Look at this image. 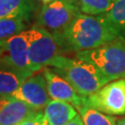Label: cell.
<instances>
[{
  "instance_id": "1",
  "label": "cell",
  "mask_w": 125,
  "mask_h": 125,
  "mask_svg": "<svg viewBox=\"0 0 125 125\" xmlns=\"http://www.w3.org/2000/svg\"><path fill=\"white\" fill-rule=\"evenodd\" d=\"M60 52L84 51L117 41L99 16L81 13L63 31L52 33Z\"/></svg>"
},
{
  "instance_id": "2",
  "label": "cell",
  "mask_w": 125,
  "mask_h": 125,
  "mask_svg": "<svg viewBox=\"0 0 125 125\" xmlns=\"http://www.w3.org/2000/svg\"><path fill=\"white\" fill-rule=\"evenodd\" d=\"M49 67L65 78L83 97L89 96L109 83L93 65L78 58L58 55Z\"/></svg>"
},
{
  "instance_id": "3",
  "label": "cell",
  "mask_w": 125,
  "mask_h": 125,
  "mask_svg": "<svg viewBox=\"0 0 125 125\" xmlns=\"http://www.w3.org/2000/svg\"><path fill=\"white\" fill-rule=\"evenodd\" d=\"M75 57L93 65L109 83L125 79V42L114 41L97 48L77 52Z\"/></svg>"
},
{
  "instance_id": "4",
  "label": "cell",
  "mask_w": 125,
  "mask_h": 125,
  "mask_svg": "<svg viewBox=\"0 0 125 125\" xmlns=\"http://www.w3.org/2000/svg\"><path fill=\"white\" fill-rule=\"evenodd\" d=\"M28 53L33 73L48 67L60 49L53 34L38 24L26 30Z\"/></svg>"
},
{
  "instance_id": "5",
  "label": "cell",
  "mask_w": 125,
  "mask_h": 125,
  "mask_svg": "<svg viewBox=\"0 0 125 125\" xmlns=\"http://www.w3.org/2000/svg\"><path fill=\"white\" fill-rule=\"evenodd\" d=\"M81 13L77 0H52L43 5L37 16V24L51 33L58 32Z\"/></svg>"
},
{
  "instance_id": "6",
  "label": "cell",
  "mask_w": 125,
  "mask_h": 125,
  "mask_svg": "<svg viewBox=\"0 0 125 125\" xmlns=\"http://www.w3.org/2000/svg\"><path fill=\"white\" fill-rule=\"evenodd\" d=\"M83 105L110 116L124 115L125 79L110 82L94 94L83 97Z\"/></svg>"
},
{
  "instance_id": "7",
  "label": "cell",
  "mask_w": 125,
  "mask_h": 125,
  "mask_svg": "<svg viewBox=\"0 0 125 125\" xmlns=\"http://www.w3.org/2000/svg\"><path fill=\"white\" fill-rule=\"evenodd\" d=\"M0 66L33 75L29 60L26 31L0 41Z\"/></svg>"
},
{
  "instance_id": "8",
  "label": "cell",
  "mask_w": 125,
  "mask_h": 125,
  "mask_svg": "<svg viewBox=\"0 0 125 125\" xmlns=\"http://www.w3.org/2000/svg\"><path fill=\"white\" fill-rule=\"evenodd\" d=\"M10 96L40 111L50 102L46 81L43 73L33 74L23 82Z\"/></svg>"
},
{
  "instance_id": "9",
  "label": "cell",
  "mask_w": 125,
  "mask_h": 125,
  "mask_svg": "<svg viewBox=\"0 0 125 125\" xmlns=\"http://www.w3.org/2000/svg\"><path fill=\"white\" fill-rule=\"evenodd\" d=\"M43 74L46 81L48 94L52 100L70 103L76 109L83 105V97L77 93L65 78L55 72L52 68H45Z\"/></svg>"
},
{
  "instance_id": "10",
  "label": "cell",
  "mask_w": 125,
  "mask_h": 125,
  "mask_svg": "<svg viewBox=\"0 0 125 125\" xmlns=\"http://www.w3.org/2000/svg\"><path fill=\"white\" fill-rule=\"evenodd\" d=\"M37 110L12 96H0V125H17Z\"/></svg>"
},
{
  "instance_id": "11",
  "label": "cell",
  "mask_w": 125,
  "mask_h": 125,
  "mask_svg": "<svg viewBox=\"0 0 125 125\" xmlns=\"http://www.w3.org/2000/svg\"><path fill=\"white\" fill-rule=\"evenodd\" d=\"M98 16L118 40L125 42V0H113L109 10Z\"/></svg>"
},
{
  "instance_id": "12",
  "label": "cell",
  "mask_w": 125,
  "mask_h": 125,
  "mask_svg": "<svg viewBox=\"0 0 125 125\" xmlns=\"http://www.w3.org/2000/svg\"><path fill=\"white\" fill-rule=\"evenodd\" d=\"M46 125H65L78 114L72 104L58 100H50L44 108Z\"/></svg>"
},
{
  "instance_id": "13",
  "label": "cell",
  "mask_w": 125,
  "mask_h": 125,
  "mask_svg": "<svg viewBox=\"0 0 125 125\" xmlns=\"http://www.w3.org/2000/svg\"><path fill=\"white\" fill-rule=\"evenodd\" d=\"M33 10V0H0V20L15 17L30 20Z\"/></svg>"
},
{
  "instance_id": "14",
  "label": "cell",
  "mask_w": 125,
  "mask_h": 125,
  "mask_svg": "<svg viewBox=\"0 0 125 125\" xmlns=\"http://www.w3.org/2000/svg\"><path fill=\"white\" fill-rule=\"evenodd\" d=\"M31 75L0 66V96H10Z\"/></svg>"
},
{
  "instance_id": "15",
  "label": "cell",
  "mask_w": 125,
  "mask_h": 125,
  "mask_svg": "<svg viewBox=\"0 0 125 125\" xmlns=\"http://www.w3.org/2000/svg\"><path fill=\"white\" fill-rule=\"evenodd\" d=\"M84 125H116V118L83 105L77 108Z\"/></svg>"
},
{
  "instance_id": "16",
  "label": "cell",
  "mask_w": 125,
  "mask_h": 125,
  "mask_svg": "<svg viewBox=\"0 0 125 125\" xmlns=\"http://www.w3.org/2000/svg\"><path fill=\"white\" fill-rule=\"evenodd\" d=\"M29 20L23 17H15L0 20V41L6 40L26 31V23Z\"/></svg>"
},
{
  "instance_id": "17",
  "label": "cell",
  "mask_w": 125,
  "mask_h": 125,
  "mask_svg": "<svg viewBox=\"0 0 125 125\" xmlns=\"http://www.w3.org/2000/svg\"><path fill=\"white\" fill-rule=\"evenodd\" d=\"M81 12L90 16H98L106 13L111 8L113 0H77Z\"/></svg>"
},
{
  "instance_id": "18",
  "label": "cell",
  "mask_w": 125,
  "mask_h": 125,
  "mask_svg": "<svg viewBox=\"0 0 125 125\" xmlns=\"http://www.w3.org/2000/svg\"><path fill=\"white\" fill-rule=\"evenodd\" d=\"M21 125H46L45 115L40 111L34 112L32 115L21 122Z\"/></svg>"
},
{
  "instance_id": "19",
  "label": "cell",
  "mask_w": 125,
  "mask_h": 125,
  "mask_svg": "<svg viewBox=\"0 0 125 125\" xmlns=\"http://www.w3.org/2000/svg\"><path fill=\"white\" fill-rule=\"evenodd\" d=\"M65 125H84V123H83V121L80 115H77L72 121L68 122L67 124Z\"/></svg>"
},
{
  "instance_id": "20",
  "label": "cell",
  "mask_w": 125,
  "mask_h": 125,
  "mask_svg": "<svg viewBox=\"0 0 125 125\" xmlns=\"http://www.w3.org/2000/svg\"><path fill=\"white\" fill-rule=\"evenodd\" d=\"M116 125H125V116L123 118L120 119V120H118Z\"/></svg>"
},
{
  "instance_id": "21",
  "label": "cell",
  "mask_w": 125,
  "mask_h": 125,
  "mask_svg": "<svg viewBox=\"0 0 125 125\" xmlns=\"http://www.w3.org/2000/svg\"><path fill=\"white\" fill-rule=\"evenodd\" d=\"M42 2H44V4H47V3H49V2H51L52 0H41Z\"/></svg>"
},
{
  "instance_id": "22",
  "label": "cell",
  "mask_w": 125,
  "mask_h": 125,
  "mask_svg": "<svg viewBox=\"0 0 125 125\" xmlns=\"http://www.w3.org/2000/svg\"><path fill=\"white\" fill-rule=\"evenodd\" d=\"M17 125H21V124H17Z\"/></svg>"
}]
</instances>
